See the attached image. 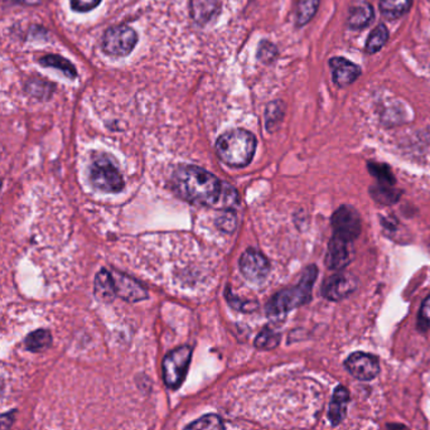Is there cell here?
<instances>
[{"mask_svg":"<svg viewBox=\"0 0 430 430\" xmlns=\"http://www.w3.org/2000/svg\"><path fill=\"white\" fill-rule=\"evenodd\" d=\"M41 65L46 67L61 69L66 76L72 77V78L76 77V69L73 67V65L60 56H54V54L46 56L41 60Z\"/></svg>","mask_w":430,"mask_h":430,"instance_id":"obj_23","label":"cell"},{"mask_svg":"<svg viewBox=\"0 0 430 430\" xmlns=\"http://www.w3.org/2000/svg\"><path fill=\"white\" fill-rule=\"evenodd\" d=\"M90 181L95 188L105 193L123 191L124 179L115 163L108 155H100L90 167Z\"/></svg>","mask_w":430,"mask_h":430,"instance_id":"obj_4","label":"cell"},{"mask_svg":"<svg viewBox=\"0 0 430 430\" xmlns=\"http://www.w3.org/2000/svg\"><path fill=\"white\" fill-rule=\"evenodd\" d=\"M216 225L218 226L220 230L225 232H234L238 225V217L235 215V212L232 210H227L223 212V216H220L216 221Z\"/></svg>","mask_w":430,"mask_h":430,"instance_id":"obj_26","label":"cell"},{"mask_svg":"<svg viewBox=\"0 0 430 430\" xmlns=\"http://www.w3.org/2000/svg\"><path fill=\"white\" fill-rule=\"evenodd\" d=\"M95 295L101 302H113L116 297L115 284L111 271L100 270L95 278Z\"/></svg>","mask_w":430,"mask_h":430,"instance_id":"obj_16","label":"cell"},{"mask_svg":"<svg viewBox=\"0 0 430 430\" xmlns=\"http://www.w3.org/2000/svg\"><path fill=\"white\" fill-rule=\"evenodd\" d=\"M319 5V0H298L297 8V24L304 25L315 16Z\"/></svg>","mask_w":430,"mask_h":430,"instance_id":"obj_22","label":"cell"},{"mask_svg":"<svg viewBox=\"0 0 430 430\" xmlns=\"http://www.w3.org/2000/svg\"><path fill=\"white\" fill-rule=\"evenodd\" d=\"M278 51L275 46H273L269 42H262L259 48V58L265 63L273 61L277 56Z\"/></svg>","mask_w":430,"mask_h":430,"instance_id":"obj_30","label":"cell"},{"mask_svg":"<svg viewBox=\"0 0 430 430\" xmlns=\"http://www.w3.org/2000/svg\"><path fill=\"white\" fill-rule=\"evenodd\" d=\"M350 403V392L345 386L339 385L332 395L328 407V420L333 427H337L345 420L347 415V407Z\"/></svg>","mask_w":430,"mask_h":430,"instance_id":"obj_14","label":"cell"},{"mask_svg":"<svg viewBox=\"0 0 430 430\" xmlns=\"http://www.w3.org/2000/svg\"><path fill=\"white\" fill-rule=\"evenodd\" d=\"M240 270L247 280L262 283L269 275L270 262L260 251L247 249L240 258Z\"/></svg>","mask_w":430,"mask_h":430,"instance_id":"obj_8","label":"cell"},{"mask_svg":"<svg viewBox=\"0 0 430 430\" xmlns=\"http://www.w3.org/2000/svg\"><path fill=\"white\" fill-rule=\"evenodd\" d=\"M226 298H227V302H229L231 307H234L235 309H238V310L251 312V310H255V308L258 307V304L253 303V302H240L238 298H236L234 294H231L229 291L226 292Z\"/></svg>","mask_w":430,"mask_h":430,"instance_id":"obj_29","label":"cell"},{"mask_svg":"<svg viewBox=\"0 0 430 430\" xmlns=\"http://www.w3.org/2000/svg\"><path fill=\"white\" fill-rule=\"evenodd\" d=\"M389 38V31L385 24H378L374 31L371 32L369 39L366 42V52L370 54H376L385 46Z\"/></svg>","mask_w":430,"mask_h":430,"instance_id":"obj_20","label":"cell"},{"mask_svg":"<svg viewBox=\"0 0 430 430\" xmlns=\"http://www.w3.org/2000/svg\"><path fill=\"white\" fill-rule=\"evenodd\" d=\"M24 343L32 352H41L52 345V335L48 330H34L27 336Z\"/></svg>","mask_w":430,"mask_h":430,"instance_id":"obj_19","label":"cell"},{"mask_svg":"<svg viewBox=\"0 0 430 430\" xmlns=\"http://www.w3.org/2000/svg\"><path fill=\"white\" fill-rule=\"evenodd\" d=\"M318 277V269L315 265H309L300 278L299 283L292 288L284 289L271 297L267 304V315L270 318L284 317L295 308L307 304L312 299V292L315 279Z\"/></svg>","mask_w":430,"mask_h":430,"instance_id":"obj_2","label":"cell"},{"mask_svg":"<svg viewBox=\"0 0 430 430\" xmlns=\"http://www.w3.org/2000/svg\"><path fill=\"white\" fill-rule=\"evenodd\" d=\"M280 343V335L271 328H264L255 339V347L260 350H273Z\"/></svg>","mask_w":430,"mask_h":430,"instance_id":"obj_24","label":"cell"},{"mask_svg":"<svg viewBox=\"0 0 430 430\" xmlns=\"http://www.w3.org/2000/svg\"><path fill=\"white\" fill-rule=\"evenodd\" d=\"M418 328L425 332L430 328V294L422 302V308L418 315Z\"/></svg>","mask_w":430,"mask_h":430,"instance_id":"obj_27","label":"cell"},{"mask_svg":"<svg viewBox=\"0 0 430 430\" xmlns=\"http://www.w3.org/2000/svg\"><path fill=\"white\" fill-rule=\"evenodd\" d=\"M374 19V8L369 3L359 1L354 3V5L350 8L348 14V25L352 30H362L367 27L371 21Z\"/></svg>","mask_w":430,"mask_h":430,"instance_id":"obj_15","label":"cell"},{"mask_svg":"<svg viewBox=\"0 0 430 430\" xmlns=\"http://www.w3.org/2000/svg\"><path fill=\"white\" fill-rule=\"evenodd\" d=\"M19 3H23V4H38L39 0H18Z\"/></svg>","mask_w":430,"mask_h":430,"instance_id":"obj_32","label":"cell"},{"mask_svg":"<svg viewBox=\"0 0 430 430\" xmlns=\"http://www.w3.org/2000/svg\"><path fill=\"white\" fill-rule=\"evenodd\" d=\"M173 185L181 197L194 205L232 210L238 202L234 187L196 166L179 167L173 174Z\"/></svg>","mask_w":430,"mask_h":430,"instance_id":"obj_1","label":"cell"},{"mask_svg":"<svg viewBox=\"0 0 430 430\" xmlns=\"http://www.w3.org/2000/svg\"><path fill=\"white\" fill-rule=\"evenodd\" d=\"M370 194L378 203L389 206V205H394L399 201L401 192L398 191L394 185H385V183L377 182L376 185H374L370 188Z\"/></svg>","mask_w":430,"mask_h":430,"instance_id":"obj_17","label":"cell"},{"mask_svg":"<svg viewBox=\"0 0 430 430\" xmlns=\"http://www.w3.org/2000/svg\"><path fill=\"white\" fill-rule=\"evenodd\" d=\"M413 0H380V10L386 19H398L407 13Z\"/></svg>","mask_w":430,"mask_h":430,"instance_id":"obj_18","label":"cell"},{"mask_svg":"<svg viewBox=\"0 0 430 430\" xmlns=\"http://www.w3.org/2000/svg\"><path fill=\"white\" fill-rule=\"evenodd\" d=\"M115 284L116 295L126 302H140L148 298V292L143 285L135 279L125 275L119 271H111Z\"/></svg>","mask_w":430,"mask_h":430,"instance_id":"obj_12","label":"cell"},{"mask_svg":"<svg viewBox=\"0 0 430 430\" xmlns=\"http://www.w3.org/2000/svg\"><path fill=\"white\" fill-rule=\"evenodd\" d=\"M352 256H354L352 242L337 236H332L326 253V265L328 269L337 271L345 269L348 267V264L352 262Z\"/></svg>","mask_w":430,"mask_h":430,"instance_id":"obj_11","label":"cell"},{"mask_svg":"<svg viewBox=\"0 0 430 430\" xmlns=\"http://www.w3.org/2000/svg\"><path fill=\"white\" fill-rule=\"evenodd\" d=\"M347 371L360 381H371L380 374V362L376 356L366 352H354L345 361Z\"/></svg>","mask_w":430,"mask_h":430,"instance_id":"obj_9","label":"cell"},{"mask_svg":"<svg viewBox=\"0 0 430 430\" xmlns=\"http://www.w3.org/2000/svg\"><path fill=\"white\" fill-rule=\"evenodd\" d=\"M138 36L135 31L129 25L120 24L109 28L104 39H102V48L108 54L122 57L128 56L134 47L137 46Z\"/></svg>","mask_w":430,"mask_h":430,"instance_id":"obj_7","label":"cell"},{"mask_svg":"<svg viewBox=\"0 0 430 430\" xmlns=\"http://www.w3.org/2000/svg\"><path fill=\"white\" fill-rule=\"evenodd\" d=\"M283 116V105L280 101H275L270 104L269 108L267 110V125L270 129L271 124H277Z\"/></svg>","mask_w":430,"mask_h":430,"instance_id":"obj_28","label":"cell"},{"mask_svg":"<svg viewBox=\"0 0 430 430\" xmlns=\"http://www.w3.org/2000/svg\"><path fill=\"white\" fill-rule=\"evenodd\" d=\"M387 428H405V427H404V425H399V424H395V425L390 424V425H387Z\"/></svg>","mask_w":430,"mask_h":430,"instance_id":"obj_33","label":"cell"},{"mask_svg":"<svg viewBox=\"0 0 430 430\" xmlns=\"http://www.w3.org/2000/svg\"><path fill=\"white\" fill-rule=\"evenodd\" d=\"M187 428L190 429H223L225 428V424L218 415L208 414L202 416L192 424H188Z\"/></svg>","mask_w":430,"mask_h":430,"instance_id":"obj_25","label":"cell"},{"mask_svg":"<svg viewBox=\"0 0 430 430\" xmlns=\"http://www.w3.org/2000/svg\"><path fill=\"white\" fill-rule=\"evenodd\" d=\"M255 150L256 139L251 133L242 129L227 131L216 142V152L221 161L235 168L250 164Z\"/></svg>","mask_w":430,"mask_h":430,"instance_id":"obj_3","label":"cell"},{"mask_svg":"<svg viewBox=\"0 0 430 430\" xmlns=\"http://www.w3.org/2000/svg\"><path fill=\"white\" fill-rule=\"evenodd\" d=\"M191 357L192 348L190 346L178 347L164 357L161 362L163 380L170 390H177L183 384L191 363Z\"/></svg>","mask_w":430,"mask_h":430,"instance_id":"obj_5","label":"cell"},{"mask_svg":"<svg viewBox=\"0 0 430 430\" xmlns=\"http://www.w3.org/2000/svg\"><path fill=\"white\" fill-rule=\"evenodd\" d=\"M100 3L101 0H71V7L76 12H90Z\"/></svg>","mask_w":430,"mask_h":430,"instance_id":"obj_31","label":"cell"},{"mask_svg":"<svg viewBox=\"0 0 430 430\" xmlns=\"http://www.w3.org/2000/svg\"><path fill=\"white\" fill-rule=\"evenodd\" d=\"M367 169H369L371 176L376 178L378 183H385V185H396V179L392 174V168L384 164V163H375V161H370L367 163Z\"/></svg>","mask_w":430,"mask_h":430,"instance_id":"obj_21","label":"cell"},{"mask_svg":"<svg viewBox=\"0 0 430 430\" xmlns=\"http://www.w3.org/2000/svg\"><path fill=\"white\" fill-rule=\"evenodd\" d=\"M330 66L333 71V81L338 87H346L352 84L361 73V69L357 65L343 57L332 58Z\"/></svg>","mask_w":430,"mask_h":430,"instance_id":"obj_13","label":"cell"},{"mask_svg":"<svg viewBox=\"0 0 430 430\" xmlns=\"http://www.w3.org/2000/svg\"><path fill=\"white\" fill-rule=\"evenodd\" d=\"M333 236L354 242L361 234V216L356 208L343 205L336 210L330 218Z\"/></svg>","mask_w":430,"mask_h":430,"instance_id":"obj_6","label":"cell"},{"mask_svg":"<svg viewBox=\"0 0 430 430\" xmlns=\"http://www.w3.org/2000/svg\"><path fill=\"white\" fill-rule=\"evenodd\" d=\"M357 278L351 273L339 271L328 278L322 285V295L332 302L346 299L357 289Z\"/></svg>","mask_w":430,"mask_h":430,"instance_id":"obj_10","label":"cell"}]
</instances>
